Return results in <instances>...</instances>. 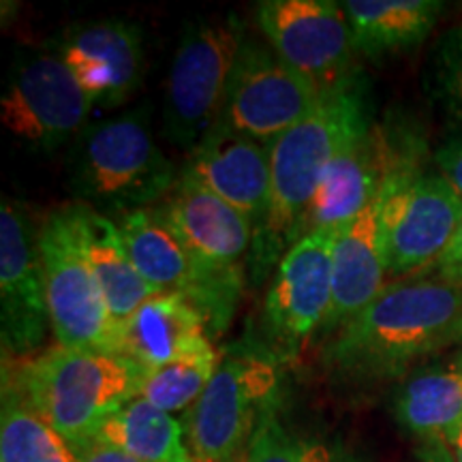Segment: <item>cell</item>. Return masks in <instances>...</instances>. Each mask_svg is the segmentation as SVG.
Masks as SVG:
<instances>
[{
	"instance_id": "30bf717a",
	"label": "cell",
	"mask_w": 462,
	"mask_h": 462,
	"mask_svg": "<svg viewBox=\"0 0 462 462\" xmlns=\"http://www.w3.org/2000/svg\"><path fill=\"white\" fill-rule=\"evenodd\" d=\"M95 107L58 54H26L11 67L0 120L11 135L39 152H54L86 129Z\"/></svg>"
},
{
	"instance_id": "52a82bcc",
	"label": "cell",
	"mask_w": 462,
	"mask_h": 462,
	"mask_svg": "<svg viewBox=\"0 0 462 462\" xmlns=\"http://www.w3.org/2000/svg\"><path fill=\"white\" fill-rule=\"evenodd\" d=\"M279 371L270 356L223 357L199 401L189 409L187 443L195 462H236L279 402Z\"/></svg>"
},
{
	"instance_id": "1f68e13d",
	"label": "cell",
	"mask_w": 462,
	"mask_h": 462,
	"mask_svg": "<svg viewBox=\"0 0 462 462\" xmlns=\"http://www.w3.org/2000/svg\"><path fill=\"white\" fill-rule=\"evenodd\" d=\"M420 462H454L441 439H429L420 449Z\"/></svg>"
},
{
	"instance_id": "44dd1931",
	"label": "cell",
	"mask_w": 462,
	"mask_h": 462,
	"mask_svg": "<svg viewBox=\"0 0 462 462\" xmlns=\"http://www.w3.org/2000/svg\"><path fill=\"white\" fill-rule=\"evenodd\" d=\"M343 9L357 54L383 58L411 51L424 43L443 14V3L346 0Z\"/></svg>"
},
{
	"instance_id": "5bb4252c",
	"label": "cell",
	"mask_w": 462,
	"mask_h": 462,
	"mask_svg": "<svg viewBox=\"0 0 462 462\" xmlns=\"http://www.w3.org/2000/svg\"><path fill=\"white\" fill-rule=\"evenodd\" d=\"M51 330L39 229L24 208L5 198L0 204V332L9 356L26 357Z\"/></svg>"
},
{
	"instance_id": "7a4b0ae2",
	"label": "cell",
	"mask_w": 462,
	"mask_h": 462,
	"mask_svg": "<svg viewBox=\"0 0 462 462\" xmlns=\"http://www.w3.org/2000/svg\"><path fill=\"white\" fill-rule=\"evenodd\" d=\"M462 338V285L443 279L388 282L334 332L326 364L345 379H388Z\"/></svg>"
},
{
	"instance_id": "9a60e30c",
	"label": "cell",
	"mask_w": 462,
	"mask_h": 462,
	"mask_svg": "<svg viewBox=\"0 0 462 462\" xmlns=\"http://www.w3.org/2000/svg\"><path fill=\"white\" fill-rule=\"evenodd\" d=\"M157 210L208 273L245 276L242 262L255 242V227L204 184L178 178Z\"/></svg>"
},
{
	"instance_id": "484cf974",
	"label": "cell",
	"mask_w": 462,
	"mask_h": 462,
	"mask_svg": "<svg viewBox=\"0 0 462 462\" xmlns=\"http://www.w3.org/2000/svg\"><path fill=\"white\" fill-rule=\"evenodd\" d=\"M218 364H221V357L210 340L193 354L148 373L140 396L171 415L184 411L199 401L208 383L215 377Z\"/></svg>"
},
{
	"instance_id": "cb8c5ba5",
	"label": "cell",
	"mask_w": 462,
	"mask_h": 462,
	"mask_svg": "<svg viewBox=\"0 0 462 462\" xmlns=\"http://www.w3.org/2000/svg\"><path fill=\"white\" fill-rule=\"evenodd\" d=\"M394 413L404 430L424 441L441 439L462 421V368L415 373L398 390Z\"/></svg>"
},
{
	"instance_id": "8fae6325",
	"label": "cell",
	"mask_w": 462,
	"mask_h": 462,
	"mask_svg": "<svg viewBox=\"0 0 462 462\" xmlns=\"http://www.w3.org/2000/svg\"><path fill=\"white\" fill-rule=\"evenodd\" d=\"M321 92L273 45L245 37L218 125L273 146L315 107Z\"/></svg>"
},
{
	"instance_id": "ba28073f",
	"label": "cell",
	"mask_w": 462,
	"mask_h": 462,
	"mask_svg": "<svg viewBox=\"0 0 462 462\" xmlns=\"http://www.w3.org/2000/svg\"><path fill=\"white\" fill-rule=\"evenodd\" d=\"M462 225V198L439 171L407 161L388 176L381 193L388 276L407 279L432 270Z\"/></svg>"
},
{
	"instance_id": "836d02e7",
	"label": "cell",
	"mask_w": 462,
	"mask_h": 462,
	"mask_svg": "<svg viewBox=\"0 0 462 462\" xmlns=\"http://www.w3.org/2000/svg\"><path fill=\"white\" fill-rule=\"evenodd\" d=\"M458 366L462 368V338H460V356H458Z\"/></svg>"
},
{
	"instance_id": "7c38bea8",
	"label": "cell",
	"mask_w": 462,
	"mask_h": 462,
	"mask_svg": "<svg viewBox=\"0 0 462 462\" xmlns=\"http://www.w3.org/2000/svg\"><path fill=\"white\" fill-rule=\"evenodd\" d=\"M257 24L276 54L321 90L356 73L357 54L343 3L334 0H262Z\"/></svg>"
},
{
	"instance_id": "8992f818",
	"label": "cell",
	"mask_w": 462,
	"mask_h": 462,
	"mask_svg": "<svg viewBox=\"0 0 462 462\" xmlns=\"http://www.w3.org/2000/svg\"><path fill=\"white\" fill-rule=\"evenodd\" d=\"M45 296L58 346L116 354L118 323L92 273L75 204L50 212L39 227Z\"/></svg>"
},
{
	"instance_id": "f1b7e54d",
	"label": "cell",
	"mask_w": 462,
	"mask_h": 462,
	"mask_svg": "<svg viewBox=\"0 0 462 462\" xmlns=\"http://www.w3.org/2000/svg\"><path fill=\"white\" fill-rule=\"evenodd\" d=\"M437 171L441 173L462 198V133L446 140L435 152Z\"/></svg>"
},
{
	"instance_id": "83f0119b",
	"label": "cell",
	"mask_w": 462,
	"mask_h": 462,
	"mask_svg": "<svg viewBox=\"0 0 462 462\" xmlns=\"http://www.w3.org/2000/svg\"><path fill=\"white\" fill-rule=\"evenodd\" d=\"M429 78L432 97L462 123V24L439 39Z\"/></svg>"
},
{
	"instance_id": "ac0fdd59",
	"label": "cell",
	"mask_w": 462,
	"mask_h": 462,
	"mask_svg": "<svg viewBox=\"0 0 462 462\" xmlns=\"http://www.w3.org/2000/svg\"><path fill=\"white\" fill-rule=\"evenodd\" d=\"M402 163L407 159L394 154L383 131L373 126L346 146L326 171L302 221L300 238L315 231H338L379 198L390 173Z\"/></svg>"
},
{
	"instance_id": "4fadbf2b",
	"label": "cell",
	"mask_w": 462,
	"mask_h": 462,
	"mask_svg": "<svg viewBox=\"0 0 462 462\" xmlns=\"http://www.w3.org/2000/svg\"><path fill=\"white\" fill-rule=\"evenodd\" d=\"M337 231L306 234L276 265L263 306L270 340L285 354H296L323 330L332 306V251Z\"/></svg>"
},
{
	"instance_id": "4dcf8cb0",
	"label": "cell",
	"mask_w": 462,
	"mask_h": 462,
	"mask_svg": "<svg viewBox=\"0 0 462 462\" xmlns=\"http://www.w3.org/2000/svg\"><path fill=\"white\" fill-rule=\"evenodd\" d=\"M79 462H140L135 460L133 456H129L123 449L107 446V443L101 441H92L88 446L79 449Z\"/></svg>"
},
{
	"instance_id": "7402d4cb",
	"label": "cell",
	"mask_w": 462,
	"mask_h": 462,
	"mask_svg": "<svg viewBox=\"0 0 462 462\" xmlns=\"http://www.w3.org/2000/svg\"><path fill=\"white\" fill-rule=\"evenodd\" d=\"M75 212L86 257L99 281L109 313L116 323H123L150 296H154V289L137 273L118 223L112 217L101 215L79 201L75 204Z\"/></svg>"
},
{
	"instance_id": "d6a6232c",
	"label": "cell",
	"mask_w": 462,
	"mask_h": 462,
	"mask_svg": "<svg viewBox=\"0 0 462 462\" xmlns=\"http://www.w3.org/2000/svg\"><path fill=\"white\" fill-rule=\"evenodd\" d=\"M441 441L449 452V456L454 458V462H462V421L458 426H454L452 430H448L446 435L441 437Z\"/></svg>"
},
{
	"instance_id": "2e32d148",
	"label": "cell",
	"mask_w": 462,
	"mask_h": 462,
	"mask_svg": "<svg viewBox=\"0 0 462 462\" xmlns=\"http://www.w3.org/2000/svg\"><path fill=\"white\" fill-rule=\"evenodd\" d=\"M180 176L204 184L255 227L265 221L273 193L270 146L217 125L189 152Z\"/></svg>"
},
{
	"instance_id": "f546056e",
	"label": "cell",
	"mask_w": 462,
	"mask_h": 462,
	"mask_svg": "<svg viewBox=\"0 0 462 462\" xmlns=\"http://www.w3.org/2000/svg\"><path fill=\"white\" fill-rule=\"evenodd\" d=\"M432 273L437 274V279L462 285V225L456 238L452 240V245L446 251V255L439 259Z\"/></svg>"
},
{
	"instance_id": "277c9868",
	"label": "cell",
	"mask_w": 462,
	"mask_h": 462,
	"mask_svg": "<svg viewBox=\"0 0 462 462\" xmlns=\"http://www.w3.org/2000/svg\"><path fill=\"white\" fill-rule=\"evenodd\" d=\"M67 171L79 204L112 218L159 206L180 178L154 142L148 107L86 126L71 142Z\"/></svg>"
},
{
	"instance_id": "9c48e42d",
	"label": "cell",
	"mask_w": 462,
	"mask_h": 462,
	"mask_svg": "<svg viewBox=\"0 0 462 462\" xmlns=\"http://www.w3.org/2000/svg\"><path fill=\"white\" fill-rule=\"evenodd\" d=\"M114 221L118 223L137 273L154 293H182L201 310L208 334L225 330L240 298L245 276L208 273L157 206L125 212L114 217Z\"/></svg>"
},
{
	"instance_id": "e0dca14e",
	"label": "cell",
	"mask_w": 462,
	"mask_h": 462,
	"mask_svg": "<svg viewBox=\"0 0 462 462\" xmlns=\"http://www.w3.org/2000/svg\"><path fill=\"white\" fill-rule=\"evenodd\" d=\"M58 56L99 107L123 106L142 82V32L125 20L71 28L58 43Z\"/></svg>"
},
{
	"instance_id": "6da1fadb",
	"label": "cell",
	"mask_w": 462,
	"mask_h": 462,
	"mask_svg": "<svg viewBox=\"0 0 462 462\" xmlns=\"http://www.w3.org/2000/svg\"><path fill=\"white\" fill-rule=\"evenodd\" d=\"M368 84L354 73L323 90L315 107L270 146L273 193L253 242V270L265 273L300 240L302 221L330 165L346 146L373 129Z\"/></svg>"
},
{
	"instance_id": "4316f807",
	"label": "cell",
	"mask_w": 462,
	"mask_h": 462,
	"mask_svg": "<svg viewBox=\"0 0 462 462\" xmlns=\"http://www.w3.org/2000/svg\"><path fill=\"white\" fill-rule=\"evenodd\" d=\"M245 462H343V458L326 443L289 430L274 409L257 426Z\"/></svg>"
},
{
	"instance_id": "3957f363",
	"label": "cell",
	"mask_w": 462,
	"mask_h": 462,
	"mask_svg": "<svg viewBox=\"0 0 462 462\" xmlns=\"http://www.w3.org/2000/svg\"><path fill=\"white\" fill-rule=\"evenodd\" d=\"M146 374L123 354L56 345L22 362L5 383L79 452L120 407L140 396Z\"/></svg>"
},
{
	"instance_id": "ffe728a7",
	"label": "cell",
	"mask_w": 462,
	"mask_h": 462,
	"mask_svg": "<svg viewBox=\"0 0 462 462\" xmlns=\"http://www.w3.org/2000/svg\"><path fill=\"white\" fill-rule=\"evenodd\" d=\"M210 343L201 310L187 296L161 291L118 323L116 354H123L148 373L193 354Z\"/></svg>"
},
{
	"instance_id": "d4e9b609",
	"label": "cell",
	"mask_w": 462,
	"mask_h": 462,
	"mask_svg": "<svg viewBox=\"0 0 462 462\" xmlns=\"http://www.w3.org/2000/svg\"><path fill=\"white\" fill-rule=\"evenodd\" d=\"M0 462H79V454L34 411L20 392L5 383Z\"/></svg>"
},
{
	"instance_id": "5b68a950",
	"label": "cell",
	"mask_w": 462,
	"mask_h": 462,
	"mask_svg": "<svg viewBox=\"0 0 462 462\" xmlns=\"http://www.w3.org/2000/svg\"><path fill=\"white\" fill-rule=\"evenodd\" d=\"M245 42L234 14L184 26L165 82V135L190 152L221 120L231 71Z\"/></svg>"
},
{
	"instance_id": "d6986e66",
	"label": "cell",
	"mask_w": 462,
	"mask_h": 462,
	"mask_svg": "<svg viewBox=\"0 0 462 462\" xmlns=\"http://www.w3.org/2000/svg\"><path fill=\"white\" fill-rule=\"evenodd\" d=\"M381 193L366 210L337 231L332 251V306L323 326L326 332L343 328L388 285V259L381 234Z\"/></svg>"
},
{
	"instance_id": "603a6c76",
	"label": "cell",
	"mask_w": 462,
	"mask_h": 462,
	"mask_svg": "<svg viewBox=\"0 0 462 462\" xmlns=\"http://www.w3.org/2000/svg\"><path fill=\"white\" fill-rule=\"evenodd\" d=\"M95 439L140 462H195L180 421L142 396L120 407Z\"/></svg>"
}]
</instances>
